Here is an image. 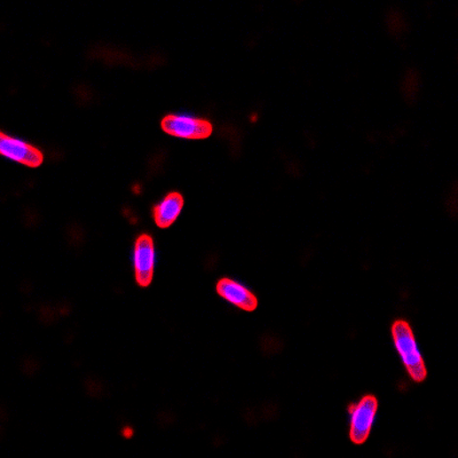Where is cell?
Listing matches in <instances>:
<instances>
[{
    "label": "cell",
    "instance_id": "cell-4",
    "mask_svg": "<svg viewBox=\"0 0 458 458\" xmlns=\"http://www.w3.org/2000/svg\"><path fill=\"white\" fill-rule=\"evenodd\" d=\"M136 281L140 287L147 288L154 279L155 245L150 234H141L133 250Z\"/></svg>",
    "mask_w": 458,
    "mask_h": 458
},
{
    "label": "cell",
    "instance_id": "cell-5",
    "mask_svg": "<svg viewBox=\"0 0 458 458\" xmlns=\"http://www.w3.org/2000/svg\"><path fill=\"white\" fill-rule=\"evenodd\" d=\"M0 152L5 158L29 167H41L44 162V155L38 148L4 132L0 133Z\"/></svg>",
    "mask_w": 458,
    "mask_h": 458
},
{
    "label": "cell",
    "instance_id": "cell-7",
    "mask_svg": "<svg viewBox=\"0 0 458 458\" xmlns=\"http://www.w3.org/2000/svg\"><path fill=\"white\" fill-rule=\"evenodd\" d=\"M185 206L183 197L178 191H171L162 202L152 207V218L159 229H166L171 227L177 221L182 207Z\"/></svg>",
    "mask_w": 458,
    "mask_h": 458
},
{
    "label": "cell",
    "instance_id": "cell-1",
    "mask_svg": "<svg viewBox=\"0 0 458 458\" xmlns=\"http://www.w3.org/2000/svg\"><path fill=\"white\" fill-rule=\"evenodd\" d=\"M392 336L395 350L410 378L416 383L424 382L428 370L410 324L405 320L397 321L392 327Z\"/></svg>",
    "mask_w": 458,
    "mask_h": 458
},
{
    "label": "cell",
    "instance_id": "cell-3",
    "mask_svg": "<svg viewBox=\"0 0 458 458\" xmlns=\"http://www.w3.org/2000/svg\"><path fill=\"white\" fill-rule=\"evenodd\" d=\"M167 135L182 139H206L213 133V125L206 120L186 115H168L160 123Z\"/></svg>",
    "mask_w": 458,
    "mask_h": 458
},
{
    "label": "cell",
    "instance_id": "cell-2",
    "mask_svg": "<svg viewBox=\"0 0 458 458\" xmlns=\"http://www.w3.org/2000/svg\"><path fill=\"white\" fill-rule=\"evenodd\" d=\"M377 409L378 401L374 395H366L361 400L350 406V438L353 444L362 445L368 440Z\"/></svg>",
    "mask_w": 458,
    "mask_h": 458
},
{
    "label": "cell",
    "instance_id": "cell-6",
    "mask_svg": "<svg viewBox=\"0 0 458 458\" xmlns=\"http://www.w3.org/2000/svg\"><path fill=\"white\" fill-rule=\"evenodd\" d=\"M217 292L221 299L245 312H253L258 307L257 297L245 285L229 277L218 282Z\"/></svg>",
    "mask_w": 458,
    "mask_h": 458
}]
</instances>
